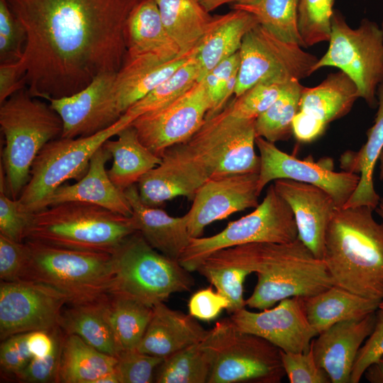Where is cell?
<instances>
[{
  "label": "cell",
  "instance_id": "cell-1",
  "mask_svg": "<svg viewBox=\"0 0 383 383\" xmlns=\"http://www.w3.org/2000/svg\"><path fill=\"white\" fill-rule=\"evenodd\" d=\"M141 1L7 0L26 34L19 61L29 94L67 96L117 72L127 52V21Z\"/></svg>",
  "mask_w": 383,
  "mask_h": 383
},
{
  "label": "cell",
  "instance_id": "cell-2",
  "mask_svg": "<svg viewBox=\"0 0 383 383\" xmlns=\"http://www.w3.org/2000/svg\"><path fill=\"white\" fill-rule=\"evenodd\" d=\"M200 266L234 267L255 273L257 282L245 304L259 310L287 298L311 296L333 285L323 260L299 238L290 243H252L223 249Z\"/></svg>",
  "mask_w": 383,
  "mask_h": 383
},
{
  "label": "cell",
  "instance_id": "cell-3",
  "mask_svg": "<svg viewBox=\"0 0 383 383\" xmlns=\"http://www.w3.org/2000/svg\"><path fill=\"white\" fill-rule=\"evenodd\" d=\"M372 208L337 209L328 224L323 260L334 285L363 297L383 299V223Z\"/></svg>",
  "mask_w": 383,
  "mask_h": 383
},
{
  "label": "cell",
  "instance_id": "cell-4",
  "mask_svg": "<svg viewBox=\"0 0 383 383\" xmlns=\"http://www.w3.org/2000/svg\"><path fill=\"white\" fill-rule=\"evenodd\" d=\"M135 232L131 217L95 204L67 201L35 212L25 240L113 254Z\"/></svg>",
  "mask_w": 383,
  "mask_h": 383
},
{
  "label": "cell",
  "instance_id": "cell-5",
  "mask_svg": "<svg viewBox=\"0 0 383 383\" xmlns=\"http://www.w3.org/2000/svg\"><path fill=\"white\" fill-rule=\"evenodd\" d=\"M0 104V127L5 138L2 169L8 194L18 199L38 154L49 141L61 137L63 123L50 104L32 96L26 87Z\"/></svg>",
  "mask_w": 383,
  "mask_h": 383
},
{
  "label": "cell",
  "instance_id": "cell-6",
  "mask_svg": "<svg viewBox=\"0 0 383 383\" xmlns=\"http://www.w3.org/2000/svg\"><path fill=\"white\" fill-rule=\"evenodd\" d=\"M29 252L23 280L40 282L56 289L78 304L109 294L113 279L111 254L78 250L25 240Z\"/></svg>",
  "mask_w": 383,
  "mask_h": 383
},
{
  "label": "cell",
  "instance_id": "cell-7",
  "mask_svg": "<svg viewBox=\"0 0 383 383\" xmlns=\"http://www.w3.org/2000/svg\"><path fill=\"white\" fill-rule=\"evenodd\" d=\"M111 256L110 293L150 307L164 302L172 294L189 292L194 285L190 272L151 247L139 232L128 236Z\"/></svg>",
  "mask_w": 383,
  "mask_h": 383
},
{
  "label": "cell",
  "instance_id": "cell-8",
  "mask_svg": "<svg viewBox=\"0 0 383 383\" xmlns=\"http://www.w3.org/2000/svg\"><path fill=\"white\" fill-rule=\"evenodd\" d=\"M204 343L211 356L207 383H279L286 375L281 350L230 318L217 321Z\"/></svg>",
  "mask_w": 383,
  "mask_h": 383
},
{
  "label": "cell",
  "instance_id": "cell-9",
  "mask_svg": "<svg viewBox=\"0 0 383 383\" xmlns=\"http://www.w3.org/2000/svg\"><path fill=\"white\" fill-rule=\"evenodd\" d=\"M327 51L313 68V72L333 67L345 72L356 85L360 98L377 106V91L383 82V30L376 22L361 20L351 28L343 15L334 10Z\"/></svg>",
  "mask_w": 383,
  "mask_h": 383
},
{
  "label": "cell",
  "instance_id": "cell-10",
  "mask_svg": "<svg viewBox=\"0 0 383 383\" xmlns=\"http://www.w3.org/2000/svg\"><path fill=\"white\" fill-rule=\"evenodd\" d=\"M297 238L293 212L272 184L262 202L249 214L230 222L213 235L191 238L178 262L192 272L211 255L223 249L252 243H290Z\"/></svg>",
  "mask_w": 383,
  "mask_h": 383
},
{
  "label": "cell",
  "instance_id": "cell-11",
  "mask_svg": "<svg viewBox=\"0 0 383 383\" xmlns=\"http://www.w3.org/2000/svg\"><path fill=\"white\" fill-rule=\"evenodd\" d=\"M131 124L124 115L111 126L87 137H60L46 143L35 157L30 178L18 201L23 209L35 213L46 208L54 192L67 180H79L87 173L94 153L109 138Z\"/></svg>",
  "mask_w": 383,
  "mask_h": 383
},
{
  "label": "cell",
  "instance_id": "cell-12",
  "mask_svg": "<svg viewBox=\"0 0 383 383\" xmlns=\"http://www.w3.org/2000/svg\"><path fill=\"white\" fill-rule=\"evenodd\" d=\"M235 97L260 83L287 84L313 74L318 58L297 43L284 41L258 23L244 36Z\"/></svg>",
  "mask_w": 383,
  "mask_h": 383
},
{
  "label": "cell",
  "instance_id": "cell-13",
  "mask_svg": "<svg viewBox=\"0 0 383 383\" xmlns=\"http://www.w3.org/2000/svg\"><path fill=\"white\" fill-rule=\"evenodd\" d=\"M210 106L200 81L168 104L140 116L130 125L143 145L162 158L166 150L186 142L199 131Z\"/></svg>",
  "mask_w": 383,
  "mask_h": 383
},
{
  "label": "cell",
  "instance_id": "cell-14",
  "mask_svg": "<svg viewBox=\"0 0 383 383\" xmlns=\"http://www.w3.org/2000/svg\"><path fill=\"white\" fill-rule=\"evenodd\" d=\"M65 296L46 284L30 281H1L0 339L59 327Z\"/></svg>",
  "mask_w": 383,
  "mask_h": 383
},
{
  "label": "cell",
  "instance_id": "cell-15",
  "mask_svg": "<svg viewBox=\"0 0 383 383\" xmlns=\"http://www.w3.org/2000/svg\"><path fill=\"white\" fill-rule=\"evenodd\" d=\"M260 152L257 189L260 194L270 182L288 179L321 188L333 198L337 209H341L357 189L360 176L348 172H335L312 159L300 160L279 149L275 143L256 137Z\"/></svg>",
  "mask_w": 383,
  "mask_h": 383
},
{
  "label": "cell",
  "instance_id": "cell-16",
  "mask_svg": "<svg viewBox=\"0 0 383 383\" xmlns=\"http://www.w3.org/2000/svg\"><path fill=\"white\" fill-rule=\"evenodd\" d=\"M230 319L238 329L260 336L284 352H308L318 335L306 318L301 297L282 299L260 312L244 308L231 313Z\"/></svg>",
  "mask_w": 383,
  "mask_h": 383
},
{
  "label": "cell",
  "instance_id": "cell-17",
  "mask_svg": "<svg viewBox=\"0 0 383 383\" xmlns=\"http://www.w3.org/2000/svg\"><path fill=\"white\" fill-rule=\"evenodd\" d=\"M117 72L101 74L81 91L48 101L62 121L61 138L90 136L120 119L122 115L112 94Z\"/></svg>",
  "mask_w": 383,
  "mask_h": 383
},
{
  "label": "cell",
  "instance_id": "cell-18",
  "mask_svg": "<svg viewBox=\"0 0 383 383\" xmlns=\"http://www.w3.org/2000/svg\"><path fill=\"white\" fill-rule=\"evenodd\" d=\"M258 173L211 178L196 192L187 213L191 238L201 237L204 228L238 211L259 205Z\"/></svg>",
  "mask_w": 383,
  "mask_h": 383
},
{
  "label": "cell",
  "instance_id": "cell-19",
  "mask_svg": "<svg viewBox=\"0 0 383 383\" xmlns=\"http://www.w3.org/2000/svg\"><path fill=\"white\" fill-rule=\"evenodd\" d=\"M273 185L293 212L298 238L322 260L326 231L337 209L332 196L318 187L292 179H276Z\"/></svg>",
  "mask_w": 383,
  "mask_h": 383
},
{
  "label": "cell",
  "instance_id": "cell-20",
  "mask_svg": "<svg viewBox=\"0 0 383 383\" xmlns=\"http://www.w3.org/2000/svg\"><path fill=\"white\" fill-rule=\"evenodd\" d=\"M376 312L363 318L337 323L312 340L317 364L328 374L331 383H350V374L357 352L372 332Z\"/></svg>",
  "mask_w": 383,
  "mask_h": 383
},
{
  "label": "cell",
  "instance_id": "cell-21",
  "mask_svg": "<svg viewBox=\"0 0 383 383\" xmlns=\"http://www.w3.org/2000/svg\"><path fill=\"white\" fill-rule=\"evenodd\" d=\"M197 51L198 48L171 60H164L152 52H126L112 88L120 113L123 115L133 104L170 78Z\"/></svg>",
  "mask_w": 383,
  "mask_h": 383
},
{
  "label": "cell",
  "instance_id": "cell-22",
  "mask_svg": "<svg viewBox=\"0 0 383 383\" xmlns=\"http://www.w3.org/2000/svg\"><path fill=\"white\" fill-rule=\"evenodd\" d=\"M111 157L103 145L92 155L87 173L73 184H62L50 196L46 207L67 201L95 204L126 217L133 210L124 191L110 179L106 164Z\"/></svg>",
  "mask_w": 383,
  "mask_h": 383
},
{
  "label": "cell",
  "instance_id": "cell-23",
  "mask_svg": "<svg viewBox=\"0 0 383 383\" xmlns=\"http://www.w3.org/2000/svg\"><path fill=\"white\" fill-rule=\"evenodd\" d=\"M124 192L133 210L131 219L134 229L154 249L178 261L191 239L187 214L174 217L158 207L146 205L140 198L137 184Z\"/></svg>",
  "mask_w": 383,
  "mask_h": 383
},
{
  "label": "cell",
  "instance_id": "cell-24",
  "mask_svg": "<svg viewBox=\"0 0 383 383\" xmlns=\"http://www.w3.org/2000/svg\"><path fill=\"white\" fill-rule=\"evenodd\" d=\"M152 319L137 350L165 358L186 347L202 342L209 331L194 317L169 308L164 302L153 307Z\"/></svg>",
  "mask_w": 383,
  "mask_h": 383
},
{
  "label": "cell",
  "instance_id": "cell-25",
  "mask_svg": "<svg viewBox=\"0 0 383 383\" xmlns=\"http://www.w3.org/2000/svg\"><path fill=\"white\" fill-rule=\"evenodd\" d=\"M377 111L373 126L367 132L366 142L358 151L345 152L340 159L344 171L360 176L357 189L344 208L368 206L375 210L381 200L374 189L373 174L383 150V82L377 88Z\"/></svg>",
  "mask_w": 383,
  "mask_h": 383
},
{
  "label": "cell",
  "instance_id": "cell-26",
  "mask_svg": "<svg viewBox=\"0 0 383 383\" xmlns=\"http://www.w3.org/2000/svg\"><path fill=\"white\" fill-rule=\"evenodd\" d=\"M258 23L254 15L240 9L213 16L196 55L199 82L221 62L238 52L245 34Z\"/></svg>",
  "mask_w": 383,
  "mask_h": 383
},
{
  "label": "cell",
  "instance_id": "cell-27",
  "mask_svg": "<svg viewBox=\"0 0 383 383\" xmlns=\"http://www.w3.org/2000/svg\"><path fill=\"white\" fill-rule=\"evenodd\" d=\"M301 298L306 318L318 335L337 323L376 312L379 304L378 301L334 284L318 294Z\"/></svg>",
  "mask_w": 383,
  "mask_h": 383
},
{
  "label": "cell",
  "instance_id": "cell-28",
  "mask_svg": "<svg viewBox=\"0 0 383 383\" xmlns=\"http://www.w3.org/2000/svg\"><path fill=\"white\" fill-rule=\"evenodd\" d=\"M116 135V140L109 138L103 144L113 158L107 173L111 182L125 191L157 167L162 158L143 145L132 125L124 127Z\"/></svg>",
  "mask_w": 383,
  "mask_h": 383
},
{
  "label": "cell",
  "instance_id": "cell-29",
  "mask_svg": "<svg viewBox=\"0 0 383 383\" xmlns=\"http://www.w3.org/2000/svg\"><path fill=\"white\" fill-rule=\"evenodd\" d=\"M127 52H152L164 60L180 55V49L162 23L155 0H142L132 11L126 28Z\"/></svg>",
  "mask_w": 383,
  "mask_h": 383
},
{
  "label": "cell",
  "instance_id": "cell-30",
  "mask_svg": "<svg viewBox=\"0 0 383 383\" xmlns=\"http://www.w3.org/2000/svg\"><path fill=\"white\" fill-rule=\"evenodd\" d=\"M108 296L94 301L70 304L63 309L59 327L66 335H77L98 350L117 357L119 350L106 313Z\"/></svg>",
  "mask_w": 383,
  "mask_h": 383
},
{
  "label": "cell",
  "instance_id": "cell-31",
  "mask_svg": "<svg viewBox=\"0 0 383 383\" xmlns=\"http://www.w3.org/2000/svg\"><path fill=\"white\" fill-rule=\"evenodd\" d=\"M360 98L353 80L343 71L330 73L319 84L304 87L299 110L322 120L326 124L340 118Z\"/></svg>",
  "mask_w": 383,
  "mask_h": 383
},
{
  "label": "cell",
  "instance_id": "cell-32",
  "mask_svg": "<svg viewBox=\"0 0 383 383\" xmlns=\"http://www.w3.org/2000/svg\"><path fill=\"white\" fill-rule=\"evenodd\" d=\"M164 26L182 53L196 50L213 16L199 0H155Z\"/></svg>",
  "mask_w": 383,
  "mask_h": 383
},
{
  "label": "cell",
  "instance_id": "cell-33",
  "mask_svg": "<svg viewBox=\"0 0 383 383\" xmlns=\"http://www.w3.org/2000/svg\"><path fill=\"white\" fill-rule=\"evenodd\" d=\"M116 361V357L98 350L77 335H66L57 383H95L115 371Z\"/></svg>",
  "mask_w": 383,
  "mask_h": 383
},
{
  "label": "cell",
  "instance_id": "cell-34",
  "mask_svg": "<svg viewBox=\"0 0 383 383\" xmlns=\"http://www.w3.org/2000/svg\"><path fill=\"white\" fill-rule=\"evenodd\" d=\"M106 313L120 353L137 348L152 319L153 309L133 299L110 293Z\"/></svg>",
  "mask_w": 383,
  "mask_h": 383
},
{
  "label": "cell",
  "instance_id": "cell-35",
  "mask_svg": "<svg viewBox=\"0 0 383 383\" xmlns=\"http://www.w3.org/2000/svg\"><path fill=\"white\" fill-rule=\"evenodd\" d=\"M211 356L204 343L192 345L164 358L157 367V383H207Z\"/></svg>",
  "mask_w": 383,
  "mask_h": 383
},
{
  "label": "cell",
  "instance_id": "cell-36",
  "mask_svg": "<svg viewBox=\"0 0 383 383\" xmlns=\"http://www.w3.org/2000/svg\"><path fill=\"white\" fill-rule=\"evenodd\" d=\"M304 86L299 80L289 82L277 100L256 119V137L275 143L287 140L292 134V121L299 111Z\"/></svg>",
  "mask_w": 383,
  "mask_h": 383
},
{
  "label": "cell",
  "instance_id": "cell-37",
  "mask_svg": "<svg viewBox=\"0 0 383 383\" xmlns=\"http://www.w3.org/2000/svg\"><path fill=\"white\" fill-rule=\"evenodd\" d=\"M255 119L240 118L229 136L215 177L231 174L258 173L260 156L255 150Z\"/></svg>",
  "mask_w": 383,
  "mask_h": 383
},
{
  "label": "cell",
  "instance_id": "cell-38",
  "mask_svg": "<svg viewBox=\"0 0 383 383\" xmlns=\"http://www.w3.org/2000/svg\"><path fill=\"white\" fill-rule=\"evenodd\" d=\"M298 5L299 0H255L247 4H233L231 8L252 13L277 38L301 46L297 27Z\"/></svg>",
  "mask_w": 383,
  "mask_h": 383
},
{
  "label": "cell",
  "instance_id": "cell-39",
  "mask_svg": "<svg viewBox=\"0 0 383 383\" xmlns=\"http://www.w3.org/2000/svg\"><path fill=\"white\" fill-rule=\"evenodd\" d=\"M196 55L123 114L130 120L131 123L140 116L168 104L199 82V68Z\"/></svg>",
  "mask_w": 383,
  "mask_h": 383
},
{
  "label": "cell",
  "instance_id": "cell-40",
  "mask_svg": "<svg viewBox=\"0 0 383 383\" xmlns=\"http://www.w3.org/2000/svg\"><path fill=\"white\" fill-rule=\"evenodd\" d=\"M335 0H299L298 32L302 48L328 42Z\"/></svg>",
  "mask_w": 383,
  "mask_h": 383
},
{
  "label": "cell",
  "instance_id": "cell-41",
  "mask_svg": "<svg viewBox=\"0 0 383 383\" xmlns=\"http://www.w3.org/2000/svg\"><path fill=\"white\" fill-rule=\"evenodd\" d=\"M204 276L217 292L224 296L229 302L226 309L230 313H235L246 306L243 297V284L247 271L234 267H206L200 266L196 270Z\"/></svg>",
  "mask_w": 383,
  "mask_h": 383
},
{
  "label": "cell",
  "instance_id": "cell-42",
  "mask_svg": "<svg viewBox=\"0 0 383 383\" xmlns=\"http://www.w3.org/2000/svg\"><path fill=\"white\" fill-rule=\"evenodd\" d=\"M288 83L255 84L240 96L235 97L227 107L231 113L235 117L256 119L277 100Z\"/></svg>",
  "mask_w": 383,
  "mask_h": 383
},
{
  "label": "cell",
  "instance_id": "cell-43",
  "mask_svg": "<svg viewBox=\"0 0 383 383\" xmlns=\"http://www.w3.org/2000/svg\"><path fill=\"white\" fill-rule=\"evenodd\" d=\"M53 346L43 357H34L29 364L13 379L24 383L57 382V374L66 334L57 327L51 331Z\"/></svg>",
  "mask_w": 383,
  "mask_h": 383
},
{
  "label": "cell",
  "instance_id": "cell-44",
  "mask_svg": "<svg viewBox=\"0 0 383 383\" xmlns=\"http://www.w3.org/2000/svg\"><path fill=\"white\" fill-rule=\"evenodd\" d=\"M116 359L115 372L119 383L154 382L156 370L163 360L137 349L121 351Z\"/></svg>",
  "mask_w": 383,
  "mask_h": 383
},
{
  "label": "cell",
  "instance_id": "cell-45",
  "mask_svg": "<svg viewBox=\"0 0 383 383\" xmlns=\"http://www.w3.org/2000/svg\"><path fill=\"white\" fill-rule=\"evenodd\" d=\"M2 170L0 175V234L14 241L23 242L34 213L25 211L18 199L8 194Z\"/></svg>",
  "mask_w": 383,
  "mask_h": 383
},
{
  "label": "cell",
  "instance_id": "cell-46",
  "mask_svg": "<svg viewBox=\"0 0 383 383\" xmlns=\"http://www.w3.org/2000/svg\"><path fill=\"white\" fill-rule=\"evenodd\" d=\"M26 41V31L11 11L7 0H0V63L21 60Z\"/></svg>",
  "mask_w": 383,
  "mask_h": 383
},
{
  "label": "cell",
  "instance_id": "cell-47",
  "mask_svg": "<svg viewBox=\"0 0 383 383\" xmlns=\"http://www.w3.org/2000/svg\"><path fill=\"white\" fill-rule=\"evenodd\" d=\"M285 374L291 383H331L326 372L316 362L311 348L308 352L281 350Z\"/></svg>",
  "mask_w": 383,
  "mask_h": 383
},
{
  "label": "cell",
  "instance_id": "cell-48",
  "mask_svg": "<svg viewBox=\"0 0 383 383\" xmlns=\"http://www.w3.org/2000/svg\"><path fill=\"white\" fill-rule=\"evenodd\" d=\"M28 333L11 335L1 341L0 347L1 374L12 379L34 357L28 344Z\"/></svg>",
  "mask_w": 383,
  "mask_h": 383
},
{
  "label": "cell",
  "instance_id": "cell-49",
  "mask_svg": "<svg viewBox=\"0 0 383 383\" xmlns=\"http://www.w3.org/2000/svg\"><path fill=\"white\" fill-rule=\"evenodd\" d=\"M239 51L221 62L201 80L205 87L210 101V109L206 118L221 111L220 103L223 91L232 75L239 70Z\"/></svg>",
  "mask_w": 383,
  "mask_h": 383
},
{
  "label": "cell",
  "instance_id": "cell-50",
  "mask_svg": "<svg viewBox=\"0 0 383 383\" xmlns=\"http://www.w3.org/2000/svg\"><path fill=\"white\" fill-rule=\"evenodd\" d=\"M29 259L26 242H16L0 234V279L4 282L23 280Z\"/></svg>",
  "mask_w": 383,
  "mask_h": 383
},
{
  "label": "cell",
  "instance_id": "cell-51",
  "mask_svg": "<svg viewBox=\"0 0 383 383\" xmlns=\"http://www.w3.org/2000/svg\"><path fill=\"white\" fill-rule=\"evenodd\" d=\"M383 357V310L376 311L374 329L356 355L350 374V383H358L369 367Z\"/></svg>",
  "mask_w": 383,
  "mask_h": 383
},
{
  "label": "cell",
  "instance_id": "cell-52",
  "mask_svg": "<svg viewBox=\"0 0 383 383\" xmlns=\"http://www.w3.org/2000/svg\"><path fill=\"white\" fill-rule=\"evenodd\" d=\"M228 306V301L211 287L197 291L188 303L189 314L203 321L216 318Z\"/></svg>",
  "mask_w": 383,
  "mask_h": 383
},
{
  "label": "cell",
  "instance_id": "cell-53",
  "mask_svg": "<svg viewBox=\"0 0 383 383\" xmlns=\"http://www.w3.org/2000/svg\"><path fill=\"white\" fill-rule=\"evenodd\" d=\"M328 124L303 111H299L292 121V134L301 143H311L323 135Z\"/></svg>",
  "mask_w": 383,
  "mask_h": 383
},
{
  "label": "cell",
  "instance_id": "cell-54",
  "mask_svg": "<svg viewBox=\"0 0 383 383\" xmlns=\"http://www.w3.org/2000/svg\"><path fill=\"white\" fill-rule=\"evenodd\" d=\"M25 72L20 61L0 63V104L26 87Z\"/></svg>",
  "mask_w": 383,
  "mask_h": 383
},
{
  "label": "cell",
  "instance_id": "cell-55",
  "mask_svg": "<svg viewBox=\"0 0 383 383\" xmlns=\"http://www.w3.org/2000/svg\"><path fill=\"white\" fill-rule=\"evenodd\" d=\"M28 344L34 357H43L48 355L53 346L51 331L28 332Z\"/></svg>",
  "mask_w": 383,
  "mask_h": 383
},
{
  "label": "cell",
  "instance_id": "cell-56",
  "mask_svg": "<svg viewBox=\"0 0 383 383\" xmlns=\"http://www.w3.org/2000/svg\"><path fill=\"white\" fill-rule=\"evenodd\" d=\"M365 374L370 382L383 383V358L369 367Z\"/></svg>",
  "mask_w": 383,
  "mask_h": 383
},
{
  "label": "cell",
  "instance_id": "cell-57",
  "mask_svg": "<svg viewBox=\"0 0 383 383\" xmlns=\"http://www.w3.org/2000/svg\"><path fill=\"white\" fill-rule=\"evenodd\" d=\"M203 6L209 13L224 4H247L255 0H199Z\"/></svg>",
  "mask_w": 383,
  "mask_h": 383
},
{
  "label": "cell",
  "instance_id": "cell-58",
  "mask_svg": "<svg viewBox=\"0 0 383 383\" xmlns=\"http://www.w3.org/2000/svg\"><path fill=\"white\" fill-rule=\"evenodd\" d=\"M378 160L379 162V178L383 179V150L379 154Z\"/></svg>",
  "mask_w": 383,
  "mask_h": 383
},
{
  "label": "cell",
  "instance_id": "cell-59",
  "mask_svg": "<svg viewBox=\"0 0 383 383\" xmlns=\"http://www.w3.org/2000/svg\"><path fill=\"white\" fill-rule=\"evenodd\" d=\"M377 213L383 219V199H381L378 206L375 209Z\"/></svg>",
  "mask_w": 383,
  "mask_h": 383
},
{
  "label": "cell",
  "instance_id": "cell-60",
  "mask_svg": "<svg viewBox=\"0 0 383 383\" xmlns=\"http://www.w3.org/2000/svg\"><path fill=\"white\" fill-rule=\"evenodd\" d=\"M379 309L383 310V299L379 302Z\"/></svg>",
  "mask_w": 383,
  "mask_h": 383
},
{
  "label": "cell",
  "instance_id": "cell-61",
  "mask_svg": "<svg viewBox=\"0 0 383 383\" xmlns=\"http://www.w3.org/2000/svg\"><path fill=\"white\" fill-rule=\"evenodd\" d=\"M381 26V28H382V30H383V19H382V23H381V26Z\"/></svg>",
  "mask_w": 383,
  "mask_h": 383
}]
</instances>
